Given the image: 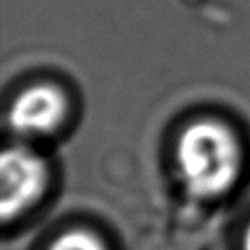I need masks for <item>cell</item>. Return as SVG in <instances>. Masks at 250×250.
<instances>
[{"label":"cell","mask_w":250,"mask_h":250,"mask_svg":"<svg viewBox=\"0 0 250 250\" xmlns=\"http://www.w3.org/2000/svg\"><path fill=\"white\" fill-rule=\"evenodd\" d=\"M48 250H104V247L94 235L76 229L59 236Z\"/></svg>","instance_id":"cell-4"},{"label":"cell","mask_w":250,"mask_h":250,"mask_svg":"<svg viewBox=\"0 0 250 250\" xmlns=\"http://www.w3.org/2000/svg\"><path fill=\"white\" fill-rule=\"evenodd\" d=\"M46 180L45 163L24 147H11L2 156V216L16 218L43 192Z\"/></svg>","instance_id":"cell-2"},{"label":"cell","mask_w":250,"mask_h":250,"mask_svg":"<svg viewBox=\"0 0 250 250\" xmlns=\"http://www.w3.org/2000/svg\"><path fill=\"white\" fill-rule=\"evenodd\" d=\"M243 249L250 250V226H249V229H247V233H245V243H243Z\"/></svg>","instance_id":"cell-5"},{"label":"cell","mask_w":250,"mask_h":250,"mask_svg":"<svg viewBox=\"0 0 250 250\" xmlns=\"http://www.w3.org/2000/svg\"><path fill=\"white\" fill-rule=\"evenodd\" d=\"M65 110V98L59 89L35 86L16 98L9 111V124L21 136H43L59 127Z\"/></svg>","instance_id":"cell-3"},{"label":"cell","mask_w":250,"mask_h":250,"mask_svg":"<svg viewBox=\"0 0 250 250\" xmlns=\"http://www.w3.org/2000/svg\"><path fill=\"white\" fill-rule=\"evenodd\" d=\"M178 167L185 185L199 197H216L233 185L240 168V149L226 127L197 122L180 137Z\"/></svg>","instance_id":"cell-1"}]
</instances>
